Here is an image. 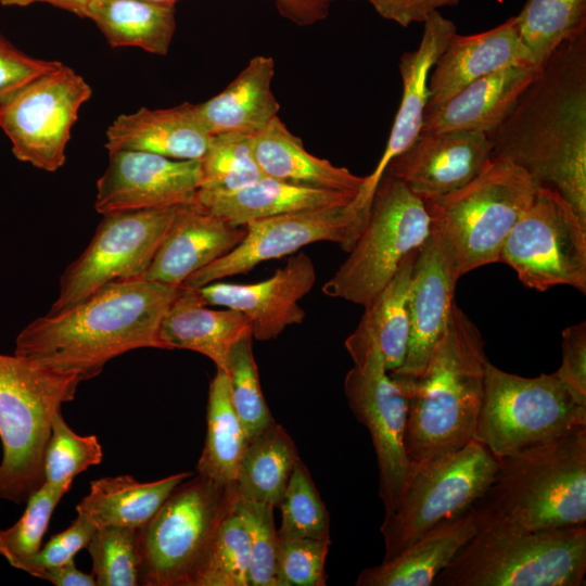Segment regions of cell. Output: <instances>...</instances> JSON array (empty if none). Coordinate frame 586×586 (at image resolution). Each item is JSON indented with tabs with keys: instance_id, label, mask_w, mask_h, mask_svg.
Masks as SVG:
<instances>
[{
	"instance_id": "33",
	"label": "cell",
	"mask_w": 586,
	"mask_h": 586,
	"mask_svg": "<svg viewBox=\"0 0 586 586\" xmlns=\"http://www.w3.org/2000/svg\"><path fill=\"white\" fill-rule=\"evenodd\" d=\"M88 18L111 47H137L158 55L167 54L176 30L175 5L148 0H94Z\"/></svg>"
},
{
	"instance_id": "44",
	"label": "cell",
	"mask_w": 586,
	"mask_h": 586,
	"mask_svg": "<svg viewBox=\"0 0 586 586\" xmlns=\"http://www.w3.org/2000/svg\"><path fill=\"white\" fill-rule=\"evenodd\" d=\"M331 540L279 537L276 561L278 586H326V559Z\"/></svg>"
},
{
	"instance_id": "40",
	"label": "cell",
	"mask_w": 586,
	"mask_h": 586,
	"mask_svg": "<svg viewBox=\"0 0 586 586\" xmlns=\"http://www.w3.org/2000/svg\"><path fill=\"white\" fill-rule=\"evenodd\" d=\"M102 458V446L97 436L78 435L67 425L61 410L53 415L44 453V483L68 492L74 477L101 463Z\"/></svg>"
},
{
	"instance_id": "38",
	"label": "cell",
	"mask_w": 586,
	"mask_h": 586,
	"mask_svg": "<svg viewBox=\"0 0 586 586\" xmlns=\"http://www.w3.org/2000/svg\"><path fill=\"white\" fill-rule=\"evenodd\" d=\"M239 501L219 525L194 586H249L251 537Z\"/></svg>"
},
{
	"instance_id": "7",
	"label": "cell",
	"mask_w": 586,
	"mask_h": 586,
	"mask_svg": "<svg viewBox=\"0 0 586 586\" xmlns=\"http://www.w3.org/2000/svg\"><path fill=\"white\" fill-rule=\"evenodd\" d=\"M537 184L517 164L492 157L463 187L423 201L430 227L451 256L460 278L499 262L501 247Z\"/></svg>"
},
{
	"instance_id": "22",
	"label": "cell",
	"mask_w": 586,
	"mask_h": 586,
	"mask_svg": "<svg viewBox=\"0 0 586 586\" xmlns=\"http://www.w3.org/2000/svg\"><path fill=\"white\" fill-rule=\"evenodd\" d=\"M245 227L211 214L196 203L178 206L144 278L180 288L186 280L233 250Z\"/></svg>"
},
{
	"instance_id": "25",
	"label": "cell",
	"mask_w": 586,
	"mask_h": 586,
	"mask_svg": "<svg viewBox=\"0 0 586 586\" xmlns=\"http://www.w3.org/2000/svg\"><path fill=\"white\" fill-rule=\"evenodd\" d=\"M211 139L195 104L186 102L169 109L141 107L117 116L106 130L105 148L109 153L143 151L173 160L201 161Z\"/></svg>"
},
{
	"instance_id": "8",
	"label": "cell",
	"mask_w": 586,
	"mask_h": 586,
	"mask_svg": "<svg viewBox=\"0 0 586 586\" xmlns=\"http://www.w3.org/2000/svg\"><path fill=\"white\" fill-rule=\"evenodd\" d=\"M239 499L235 483L199 474L181 482L137 528L139 585L194 586L219 525Z\"/></svg>"
},
{
	"instance_id": "26",
	"label": "cell",
	"mask_w": 586,
	"mask_h": 586,
	"mask_svg": "<svg viewBox=\"0 0 586 586\" xmlns=\"http://www.w3.org/2000/svg\"><path fill=\"white\" fill-rule=\"evenodd\" d=\"M207 306L198 289L180 286L160 327L162 349L200 353L228 373L231 351L239 341L252 336L251 323L235 309Z\"/></svg>"
},
{
	"instance_id": "24",
	"label": "cell",
	"mask_w": 586,
	"mask_h": 586,
	"mask_svg": "<svg viewBox=\"0 0 586 586\" xmlns=\"http://www.w3.org/2000/svg\"><path fill=\"white\" fill-rule=\"evenodd\" d=\"M542 67L517 65L479 78L425 109L421 132L494 131Z\"/></svg>"
},
{
	"instance_id": "19",
	"label": "cell",
	"mask_w": 586,
	"mask_h": 586,
	"mask_svg": "<svg viewBox=\"0 0 586 586\" xmlns=\"http://www.w3.org/2000/svg\"><path fill=\"white\" fill-rule=\"evenodd\" d=\"M492 150V142L484 132H421L388 163L384 173L426 201L467 184L491 158Z\"/></svg>"
},
{
	"instance_id": "47",
	"label": "cell",
	"mask_w": 586,
	"mask_h": 586,
	"mask_svg": "<svg viewBox=\"0 0 586 586\" xmlns=\"http://www.w3.org/2000/svg\"><path fill=\"white\" fill-rule=\"evenodd\" d=\"M60 64L58 61H46L24 53L0 34V104Z\"/></svg>"
},
{
	"instance_id": "41",
	"label": "cell",
	"mask_w": 586,
	"mask_h": 586,
	"mask_svg": "<svg viewBox=\"0 0 586 586\" xmlns=\"http://www.w3.org/2000/svg\"><path fill=\"white\" fill-rule=\"evenodd\" d=\"M97 586L139 585L137 530L123 526L95 528L86 547Z\"/></svg>"
},
{
	"instance_id": "13",
	"label": "cell",
	"mask_w": 586,
	"mask_h": 586,
	"mask_svg": "<svg viewBox=\"0 0 586 586\" xmlns=\"http://www.w3.org/2000/svg\"><path fill=\"white\" fill-rule=\"evenodd\" d=\"M177 208L104 214L88 246L64 270L48 313L71 307L111 282L144 278Z\"/></svg>"
},
{
	"instance_id": "23",
	"label": "cell",
	"mask_w": 586,
	"mask_h": 586,
	"mask_svg": "<svg viewBox=\"0 0 586 586\" xmlns=\"http://www.w3.org/2000/svg\"><path fill=\"white\" fill-rule=\"evenodd\" d=\"M517 65L534 64L515 15L477 34L456 33L431 69L426 107L445 102L479 78Z\"/></svg>"
},
{
	"instance_id": "31",
	"label": "cell",
	"mask_w": 586,
	"mask_h": 586,
	"mask_svg": "<svg viewBox=\"0 0 586 586\" xmlns=\"http://www.w3.org/2000/svg\"><path fill=\"white\" fill-rule=\"evenodd\" d=\"M355 198L345 192L297 186L264 176L232 192L198 198L196 204L233 226L245 227L254 220L277 215L347 205Z\"/></svg>"
},
{
	"instance_id": "17",
	"label": "cell",
	"mask_w": 586,
	"mask_h": 586,
	"mask_svg": "<svg viewBox=\"0 0 586 586\" xmlns=\"http://www.w3.org/2000/svg\"><path fill=\"white\" fill-rule=\"evenodd\" d=\"M97 182L94 207L113 212L164 208L196 203L201 161L173 160L143 151L111 152Z\"/></svg>"
},
{
	"instance_id": "42",
	"label": "cell",
	"mask_w": 586,
	"mask_h": 586,
	"mask_svg": "<svg viewBox=\"0 0 586 586\" xmlns=\"http://www.w3.org/2000/svg\"><path fill=\"white\" fill-rule=\"evenodd\" d=\"M252 339H242L233 346L228 371L231 402L249 441L275 423L262 392Z\"/></svg>"
},
{
	"instance_id": "45",
	"label": "cell",
	"mask_w": 586,
	"mask_h": 586,
	"mask_svg": "<svg viewBox=\"0 0 586 586\" xmlns=\"http://www.w3.org/2000/svg\"><path fill=\"white\" fill-rule=\"evenodd\" d=\"M239 505L246 519L251 537L249 586H278L276 577L278 532L273 521L275 507L241 497Z\"/></svg>"
},
{
	"instance_id": "14",
	"label": "cell",
	"mask_w": 586,
	"mask_h": 586,
	"mask_svg": "<svg viewBox=\"0 0 586 586\" xmlns=\"http://www.w3.org/2000/svg\"><path fill=\"white\" fill-rule=\"evenodd\" d=\"M91 94L84 77L61 63L1 103L0 128L15 157L46 171L62 167L79 109Z\"/></svg>"
},
{
	"instance_id": "4",
	"label": "cell",
	"mask_w": 586,
	"mask_h": 586,
	"mask_svg": "<svg viewBox=\"0 0 586 586\" xmlns=\"http://www.w3.org/2000/svg\"><path fill=\"white\" fill-rule=\"evenodd\" d=\"M479 527L520 531L586 523V424L498 459L486 492L472 505Z\"/></svg>"
},
{
	"instance_id": "18",
	"label": "cell",
	"mask_w": 586,
	"mask_h": 586,
	"mask_svg": "<svg viewBox=\"0 0 586 586\" xmlns=\"http://www.w3.org/2000/svg\"><path fill=\"white\" fill-rule=\"evenodd\" d=\"M316 282L311 258L304 252L291 256L269 279L238 284L212 282L198 291L206 305L224 306L242 313L258 341L278 337L289 326L304 321L298 301Z\"/></svg>"
},
{
	"instance_id": "52",
	"label": "cell",
	"mask_w": 586,
	"mask_h": 586,
	"mask_svg": "<svg viewBox=\"0 0 586 586\" xmlns=\"http://www.w3.org/2000/svg\"><path fill=\"white\" fill-rule=\"evenodd\" d=\"M93 1L94 0H0V4L4 7H27L34 3H48L80 17L88 18L89 9Z\"/></svg>"
},
{
	"instance_id": "16",
	"label": "cell",
	"mask_w": 586,
	"mask_h": 586,
	"mask_svg": "<svg viewBox=\"0 0 586 586\" xmlns=\"http://www.w3.org/2000/svg\"><path fill=\"white\" fill-rule=\"evenodd\" d=\"M344 394L355 418L370 434L379 467V496L385 513L397 506L411 472L405 448L407 402L371 347L347 372Z\"/></svg>"
},
{
	"instance_id": "48",
	"label": "cell",
	"mask_w": 586,
	"mask_h": 586,
	"mask_svg": "<svg viewBox=\"0 0 586 586\" xmlns=\"http://www.w3.org/2000/svg\"><path fill=\"white\" fill-rule=\"evenodd\" d=\"M562 362L556 372L576 403L586 407V322L562 331Z\"/></svg>"
},
{
	"instance_id": "2",
	"label": "cell",
	"mask_w": 586,
	"mask_h": 586,
	"mask_svg": "<svg viewBox=\"0 0 586 586\" xmlns=\"http://www.w3.org/2000/svg\"><path fill=\"white\" fill-rule=\"evenodd\" d=\"M180 288L145 278L111 282L84 301L33 320L14 354L81 381L111 359L137 348H162V320Z\"/></svg>"
},
{
	"instance_id": "15",
	"label": "cell",
	"mask_w": 586,
	"mask_h": 586,
	"mask_svg": "<svg viewBox=\"0 0 586 586\" xmlns=\"http://www.w3.org/2000/svg\"><path fill=\"white\" fill-rule=\"evenodd\" d=\"M366 222L351 204L307 209L254 220L229 253L190 276L183 286L201 288L246 273L260 263L281 258L316 242H333L349 252Z\"/></svg>"
},
{
	"instance_id": "6",
	"label": "cell",
	"mask_w": 586,
	"mask_h": 586,
	"mask_svg": "<svg viewBox=\"0 0 586 586\" xmlns=\"http://www.w3.org/2000/svg\"><path fill=\"white\" fill-rule=\"evenodd\" d=\"M82 382L18 355L0 354V499L25 504L44 483L53 415Z\"/></svg>"
},
{
	"instance_id": "46",
	"label": "cell",
	"mask_w": 586,
	"mask_h": 586,
	"mask_svg": "<svg viewBox=\"0 0 586 586\" xmlns=\"http://www.w3.org/2000/svg\"><path fill=\"white\" fill-rule=\"evenodd\" d=\"M95 527L77 513L73 523L53 535L34 556L15 562L12 566L38 577L42 572L74 560L77 552L86 548Z\"/></svg>"
},
{
	"instance_id": "5",
	"label": "cell",
	"mask_w": 586,
	"mask_h": 586,
	"mask_svg": "<svg viewBox=\"0 0 586 586\" xmlns=\"http://www.w3.org/2000/svg\"><path fill=\"white\" fill-rule=\"evenodd\" d=\"M586 527L520 531L487 524L434 578L436 586H581Z\"/></svg>"
},
{
	"instance_id": "30",
	"label": "cell",
	"mask_w": 586,
	"mask_h": 586,
	"mask_svg": "<svg viewBox=\"0 0 586 586\" xmlns=\"http://www.w3.org/2000/svg\"><path fill=\"white\" fill-rule=\"evenodd\" d=\"M273 75V59L256 55L220 93L195 104L208 132L254 135L267 126L280 109L271 91Z\"/></svg>"
},
{
	"instance_id": "36",
	"label": "cell",
	"mask_w": 586,
	"mask_h": 586,
	"mask_svg": "<svg viewBox=\"0 0 586 586\" xmlns=\"http://www.w3.org/2000/svg\"><path fill=\"white\" fill-rule=\"evenodd\" d=\"M515 17L532 63L543 67L558 47L586 33V0H526Z\"/></svg>"
},
{
	"instance_id": "20",
	"label": "cell",
	"mask_w": 586,
	"mask_h": 586,
	"mask_svg": "<svg viewBox=\"0 0 586 586\" xmlns=\"http://www.w3.org/2000/svg\"><path fill=\"white\" fill-rule=\"evenodd\" d=\"M456 33L455 23L436 11L423 22V33L417 49L403 53L399 59L403 93L386 146L373 171L364 177L362 186L352 202L365 221L386 166L421 133L431 69Z\"/></svg>"
},
{
	"instance_id": "21",
	"label": "cell",
	"mask_w": 586,
	"mask_h": 586,
	"mask_svg": "<svg viewBox=\"0 0 586 586\" xmlns=\"http://www.w3.org/2000/svg\"><path fill=\"white\" fill-rule=\"evenodd\" d=\"M460 276L440 237L430 231L418 250L408 290L410 335L404 364L394 375L417 377L426 367L455 304Z\"/></svg>"
},
{
	"instance_id": "43",
	"label": "cell",
	"mask_w": 586,
	"mask_h": 586,
	"mask_svg": "<svg viewBox=\"0 0 586 586\" xmlns=\"http://www.w3.org/2000/svg\"><path fill=\"white\" fill-rule=\"evenodd\" d=\"M66 493L43 483L25 502L26 508L18 521L0 530V555L11 566L39 551L51 515Z\"/></svg>"
},
{
	"instance_id": "50",
	"label": "cell",
	"mask_w": 586,
	"mask_h": 586,
	"mask_svg": "<svg viewBox=\"0 0 586 586\" xmlns=\"http://www.w3.org/2000/svg\"><path fill=\"white\" fill-rule=\"evenodd\" d=\"M279 13L290 22L307 26L324 20L334 0H272Z\"/></svg>"
},
{
	"instance_id": "29",
	"label": "cell",
	"mask_w": 586,
	"mask_h": 586,
	"mask_svg": "<svg viewBox=\"0 0 586 586\" xmlns=\"http://www.w3.org/2000/svg\"><path fill=\"white\" fill-rule=\"evenodd\" d=\"M418 251L409 254L386 285L366 305L355 331L345 340L354 364L371 347L382 355L387 372L404 364L410 335L408 290Z\"/></svg>"
},
{
	"instance_id": "32",
	"label": "cell",
	"mask_w": 586,
	"mask_h": 586,
	"mask_svg": "<svg viewBox=\"0 0 586 586\" xmlns=\"http://www.w3.org/2000/svg\"><path fill=\"white\" fill-rule=\"evenodd\" d=\"M191 475V472H181L143 483L130 475L101 477L90 483V491L76 511L95 528L123 526L137 530L148 523L173 491Z\"/></svg>"
},
{
	"instance_id": "39",
	"label": "cell",
	"mask_w": 586,
	"mask_h": 586,
	"mask_svg": "<svg viewBox=\"0 0 586 586\" xmlns=\"http://www.w3.org/2000/svg\"><path fill=\"white\" fill-rule=\"evenodd\" d=\"M279 537L330 538V517L311 475L300 459L279 504Z\"/></svg>"
},
{
	"instance_id": "53",
	"label": "cell",
	"mask_w": 586,
	"mask_h": 586,
	"mask_svg": "<svg viewBox=\"0 0 586 586\" xmlns=\"http://www.w3.org/2000/svg\"><path fill=\"white\" fill-rule=\"evenodd\" d=\"M153 3L162 4V5H175V3L178 0H148Z\"/></svg>"
},
{
	"instance_id": "49",
	"label": "cell",
	"mask_w": 586,
	"mask_h": 586,
	"mask_svg": "<svg viewBox=\"0 0 586 586\" xmlns=\"http://www.w3.org/2000/svg\"><path fill=\"white\" fill-rule=\"evenodd\" d=\"M385 20L403 27L423 23L442 8L456 7L460 0H365Z\"/></svg>"
},
{
	"instance_id": "10",
	"label": "cell",
	"mask_w": 586,
	"mask_h": 586,
	"mask_svg": "<svg viewBox=\"0 0 586 586\" xmlns=\"http://www.w3.org/2000/svg\"><path fill=\"white\" fill-rule=\"evenodd\" d=\"M586 424V407L576 403L556 372L524 378L487 361L484 395L473 440L497 459Z\"/></svg>"
},
{
	"instance_id": "34",
	"label": "cell",
	"mask_w": 586,
	"mask_h": 586,
	"mask_svg": "<svg viewBox=\"0 0 586 586\" xmlns=\"http://www.w3.org/2000/svg\"><path fill=\"white\" fill-rule=\"evenodd\" d=\"M300 459L293 438L275 422L247 443L235 480L240 497L278 507Z\"/></svg>"
},
{
	"instance_id": "11",
	"label": "cell",
	"mask_w": 586,
	"mask_h": 586,
	"mask_svg": "<svg viewBox=\"0 0 586 586\" xmlns=\"http://www.w3.org/2000/svg\"><path fill=\"white\" fill-rule=\"evenodd\" d=\"M497 468L498 459L474 440L445 458L413 464L397 506L385 513L380 527L383 560L470 509L488 488Z\"/></svg>"
},
{
	"instance_id": "28",
	"label": "cell",
	"mask_w": 586,
	"mask_h": 586,
	"mask_svg": "<svg viewBox=\"0 0 586 586\" xmlns=\"http://www.w3.org/2000/svg\"><path fill=\"white\" fill-rule=\"evenodd\" d=\"M252 145L264 176L355 196L362 186L364 177L310 154L278 116L253 135Z\"/></svg>"
},
{
	"instance_id": "9",
	"label": "cell",
	"mask_w": 586,
	"mask_h": 586,
	"mask_svg": "<svg viewBox=\"0 0 586 586\" xmlns=\"http://www.w3.org/2000/svg\"><path fill=\"white\" fill-rule=\"evenodd\" d=\"M431 231L421 199L384 173L374 191L367 222L347 258L322 292L366 306L394 277L405 258Z\"/></svg>"
},
{
	"instance_id": "35",
	"label": "cell",
	"mask_w": 586,
	"mask_h": 586,
	"mask_svg": "<svg viewBox=\"0 0 586 586\" xmlns=\"http://www.w3.org/2000/svg\"><path fill=\"white\" fill-rule=\"evenodd\" d=\"M249 440L234 410L229 375L217 369L207 403V431L198 461V474L219 483H235Z\"/></svg>"
},
{
	"instance_id": "27",
	"label": "cell",
	"mask_w": 586,
	"mask_h": 586,
	"mask_svg": "<svg viewBox=\"0 0 586 586\" xmlns=\"http://www.w3.org/2000/svg\"><path fill=\"white\" fill-rule=\"evenodd\" d=\"M479 531L472 506L381 564L362 570L357 586H431L456 553Z\"/></svg>"
},
{
	"instance_id": "37",
	"label": "cell",
	"mask_w": 586,
	"mask_h": 586,
	"mask_svg": "<svg viewBox=\"0 0 586 586\" xmlns=\"http://www.w3.org/2000/svg\"><path fill=\"white\" fill-rule=\"evenodd\" d=\"M252 137L244 132L212 136L201 160L202 183L196 199L232 192L264 177L254 156Z\"/></svg>"
},
{
	"instance_id": "3",
	"label": "cell",
	"mask_w": 586,
	"mask_h": 586,
	"mask_svg": "<svg viewBox=\"0 0 586 586\" xmlns=\"http://www.w3.org/2000/svg\"><path fill=\"white\" fill-rule=\"evenodd\" d=\"M484 346L477 327L455 303L425 369L417 377L388 373L407 402L411 466L445 458L473 440L488 361Z\"/></svg>"
},
{
	"instance_id": "12",
	"label": "cell",
	"mask_w": 586,
	"mask_h": 586,
	"mask_svg": "<svg viewBox=\"0 0 586 586\" xmlns=\"http://www.w3.org/2000/svg\"><path fill=\"white\" fill-rule=\"evenodd\" d=\"M499 262L527 288L570 285L586 293V225L555 189L538 186L510 230Z\"/></svg>"
},
{
	"instance_id": "51",
	"label": "cell",
	"mask_w": 586,
	"mask_h": 586,
	"mask_svg": "<svg viewBox=\"0 0 586 586\" xmlns=\"http://www.w3.org/2000/svg\"><path fill=\"white\" fill-rule=\"evenodd\" d=\"M38 578L46 579L55 586H97L93 574L78 570L74 560L42 572Z\"/></svg>"
},
{
	"instance_id": "1",
	"label": "cell",
	"mask_w": 586,
	"mask_h": 586,
	"mask_svg": "<svg viewBox=\"0 0 586 586\" xmlns=\"http://www.w3.org/2000/svg\"><path fill=\"white\" fill-rule=\"evenodd\" d=\"M487 136L492 157L558 191L586 225V33L558 47Z\"/></svg>"
}]
</instances>
